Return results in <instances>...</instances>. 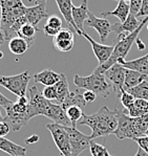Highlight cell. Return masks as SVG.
Returning <instances> with one entry per match:
<instances>
[{
  "instance_id": "6da1fadb",
  "label": "cell",
  "mask_w": 148,
  "mask_h": 156,
  "mask_svg": "<svg viewBox=\"0 0 148 156\" xmlns=\"http://www.w3.org/2000/svg\"><path fill=\"white\" fill-rule=\"evenodd\" d=\"M78 125L87 126L92 129V138L108 136L114 134L118 126V115L116 110H109L106 106L100 108L97 112L87 115L83 113Z\"/></svg>"
},
{
  "instance_id": "7a4b0ae2",
  "label": "cell",
  "mask_w": 148,
  "mask_h": 156,
  "mask_svg": "<svg viewBox=\"0 0 148 156\" xmlns=\"http://www.w3.org/2000/svg\"><path fill=\"white\" fill-rule=\"evenodd\" d=\"M146 23H148V17H145V18L142 19V22H141L140 26L135 32L129 34L128 36H126L124 39L120 40V41H116V45L114 46V51L110 58H109L104 64L98 66L95 70H96L97 73H104L105 71H106L109 67L113 66L114 64L119 63V61H121V60H125V58L128 55V52H129L131 46L133 45V43H135V40L139 37L140 32L142 30V28L144 27V25L146 24Z\"/></svg>"
},
{
  "instance_id": "3957f363",
  "label": "cell",
  "mask_w": 148,
  "mask_h": 156,
  "mask_svg": "<svg viewBox=\"0 0 148 156\" xmlns=\"http://www.w3.org/2000/svg\"><path fill=\"white\" fill-rule=\"evenodd\" d=\"M74 83L78 88H82L85 90H90L97 93V95H101L103 98H107L113 88L110 83L106 80L104 73L94 71L90 76H81L79 74H75Z\"/></svg>"
},
{
  "instance_id": "277c9868",
  "label": "cell",
  "mask_w": 148,
  "mask_h": 156,
  "mask_svg": "<svg viewBox=\"0 0 148 156\" xmlns=\"http://www.w3.org/2000/svg\"><path fill=\"white\" fill-rule=\"evenodd\" d=\"M26 8L22 0H0L1 9V30L3 37L8 35L14 23L24 16Z\"/></svg>"
},
{
  "instance_id": "5b68a950",
  "label": "cell",
  "mask_w": 148,
  "mask_h": 156,
  "mask_svg": "<svg viewBox=\"0 0 148 156\" xmlns=\"http://www.w3.org/2000/svg\"><path fill=\"white\" fill-rule=\"evenodd\" d=\"M114 110H116L117 115H118V126H117L116 131L114 132V135L121 140H125V138L135 140V138L139 137L133 117L126 114L123 109H120L118 103H116Z\"/></svg>"
},
{
  "instance_id": "8992f818",
  "label": "cell",
  "mask_w": 148,
  "mask_h": 156,
  "mask_svg": "<svg viewBox=\"0 0 148 156\" xmlns=\"http://www.w3.org/2000/svg\"><path fill=\"white\" fill-rule=\"evenodd\" d=\"M31 79L32 76L28 70H25L24 73L16 74V76H0V86L4 87L19 98L24 97L27 91V85Z\"/></svg>"
},
{
  "instance_id": "52a82bcc",
  "label": "cell",
  "mask_w": 148,
  "mask_h": 156,
  "mask_svg": "<svg viewBox=\"0 0 148 156\" xmlns=\"http://www.w3.org/2000/svg\"><path fill=\"white\" fill-rule=\"evenodd\" d=\"M46 129L51 132L52 137L56 147L62 156H71V149L70 143V136L65 129V126L58 124H47Z\"/></svg>"
},
{
  "instance_id": "ba28073f",
  "label": "cell",
  "mask_w": 148,
  "mask_h": 156,
  "mask_svg": "<svg viewBox=\"0 0 148 156\" xmlns=\"http://www.w3.org/2000/svg\"><path fill=\"white\" fill-rule=\"evenodd\" d=\"M65 129L70 136L71 156H79L90 147V141L92 140L90 135H85L77 128H73V127L65 126Z\"/></svg>"
},
{
  "instance_id": "9c48e42d",
  "label": "cell",
  "mask_w": 148,
  "mask_h": 156,
  "mask_svg": "<svg viewBox=\"0 0 148 156\" xmlns=\"http://www.w3.org/2000/svg\"><path fill=\"white\" fill-rule=\"evenodd\" d=\"M49 103L51 101L45 99L42 92H40L36 86L30 87L28 89V112L32 119L37 115H43L45 108Z\"/></svg>"
},
{
  "instance_id": "30bf717a",
  "label": "cell",
  "mask_w": 148,
  "mask_h": 156,
  "mask_svg": "<svg viewBox=\"0 0 148 156\" xmlns=\"http://www.w3.org/2000/svg\"><path fill=\"white\" fill-rule=\"evenodd\" d=\"M126 68L119 63L114 64L104 73V76L107 81H109L113 86L114 90L117 92V95L120 94L121 90L124 89V82H125Z\"/></svg>"
},
{
  "instance_id": "8fae6325",
  "label": "cell",
  "mask_w": 148,
  "mask_h": 156,
  "mask_svg": "<svg viewBox=\"0 0 148 156\" xmlns=\"http://www.w3.org/2000/svg\"><path fill=\"white\" fill-rule=\"evenodd\" d=\"M55 48L61 52H67L73 49L75 45V34L70 28L63 27L52 38Z\"/></svg>"
},
{
  "instance_id": "7c38bea8",
  "label": "cell",
  "mask_w": 148,
  "mask_h": 156,
  "mask_svg": "<svg viewBox=\"0 0 148 156\" xmlns=\"http://www.w3.org/2000/svg\"><path fill=\"white\" fill-rule=\"evenodd\" d=\"M86 27H92L99 34V37L101 41H105L111 32V24L109 23L108 19L99 18L92 12H88V18L85 22Z\"/></svg>"
},
{
  "instance_id": "4fadbf2b",
  "label": "cell",
  "mask_w": 148,
  "mask_h": 156,
  "mask_svg": "<svg viewBox=\"0 0 148 156\" xmlns=\"http://www.w3.org/2000/svg\"><path fill=\"white\" fill-rule=\"evenodd\" d=\"M43 116L51 119L55 124L62 125V126L71 127V123L68 119L66 111L61 107V105H58L56 103L51 102L47 107L45 108Z\"/></svg>"
},
{
  "instance_id": "5bb4252c",
  "label": "cell",
  "mask_w": 148,
  "mask_h": 156,
  "mask_svg": "<svg viewBox=\"0 0 148 156\" xmlns=\"http://www.w3.org/2000/svg\"><path fill=\"white\" fill-rule=\"evenodd\" d=\"M82 37H84L85 39L89 42V44L92 45V51H94L95 56H96L98 62H99V65L104 64L107 60L110 58L114 51V46H109V45H104L101 43H98L90 37L89 35H87L86 32L82 34Z\"/></svg>"
},
{
  "instance_id": "9a60e30c",
  "label": "cell",
  "mask_w": 148,
  "mask_h": 156,
  "mask_svg": "<svg viewBox=\"0 0 148 156\" xmlns=\"http://www.w3.org/2000/svg\"><path fill=\"white\" fill-rule=\"evenodd\" d=\"M88 6H87V0H82L80 6H73V11H71V16H73L74 22L76 26L78 27L79 30L82 33H85V22H86L88 18Z\"/></svg>"
},
{
  "instance_id": "2e32d148",
  "label": "cell",
  "mask_w": 148,
  "mask_h": 156,
  "mask_svg": "<svg viewBox=\"0 0 148 156\" xmlns=\"http://www.w3.org/2000/svg\"><path fill=\"white\" fill-rule=\"evenodd\" d=\"M57 2V5H58L59 9H60L62 16L64 17L65 21L67 22L68 24V28H70L74 33L78 34L79 36L82 37V32L78 30V27L76 26L75 22H74V19L73 16H71V11H73V2L71 0H56Z\"/></svg>"
},
{
  "instance_id": "e0dca14e",
  "label": "cell",
  "mask_w": 148,
  "mask_h": 156,
  "mask_svg": "<svg viewBox=\"0 0 148 156\" xmlns=\"http://www.w3.org/2000/svg\"><path fill=\"white\" fill-rule=\"evenodd\" d=\"M24 17L27 20L30 24L34 25L35 27H38V24L41 20L45 18H49V14L46 12V5H38L36 4L35 6L26 8Z\"/></svg>"
},
{
  "instance_id": "ac0fdd59",
  "label": "cell",
  "mask_w": 148,
  "mask_h": 156,
  "mask_svg": "<svg viewBox=\"0 0 148 156\" xmlns=\"http://www.w3.org/2000/svg\"><path fill=\"white\" fill-rule=\"evenodd\" d=\"M141 22H142V20H138L137 17L130 14L124 22L114 23V24L111 25V32H114L116 34H118V35H121V34H127V35H129V34L133 33L139 27Z\"/></svg>"
},
{
  "instance_id": "d6986e66",
  "label": "cell",
  "mask_w": 148,
  "mask_h": 156,
  "mask_svg": "<svg viewBox=\"0 0 148 156\" xmlns=\"http://www.w3.org/2000/svg\"><path fill=\"white\" fill-rule=\"evenodd\" d=\"M35 83H40L44 86H54L60 80V73H55L52 69H44L41 73H37L33 76Z\"/></svg>"
},
{
  "instance_id": "ffe728a7",
  "label": "cell",
  "mask_w": 148,
  "mask_h": 156,
  "mask_svg": "<svg viewBox=\"0 0 148 156\" xmlns=\"http://www.w3.org/2000/svg\"><path fill=\"white\" fill-rule=\"evenodd\" d=\"M119 64H121L126 69H131V70L148 76V54L139 58V59L131 60V61L121 60V61H119Z\"/></svg>"
},
{
  "instance_id": "44dd1931",
  "label": "cell",
  "mask_w": 148,
  "mask_h": 156,
  "mask_svg": "<svg viewBox=\"0 0 148 156\" xmlns=\"http://www.w3.org/2000/svg\"><path fill=\"white\" fill-rule=\"evenodd\" d=\"M0 150L11 156H25L26 149L5 137H0Z\"/></svg>"
},
{
  "instance_id": "7402d4cb",
  "label": "cell",
  "mask_w": 148,
  "mask_h": 156,
  "mask_svg": "<svg viewBox=\"0 0 148 156\" xmlns=\"http://www.w3.org/2000/svg\"><path fill=\"white\" fill-rule=\"evenodd\" d=\"M144 81H148V76L144 73H138V71L126 69L125 73V82H124V89L127 90L135 86L139 85Z\"/></svg>"
},
{
  "instance_id": "603a6c76",
  "label": "cell",
  "mask_w": 148,
  "mask_h": 156,
  "mask_svg": "<svg viewBox=\"0 0 148 156\" xmlns=\"http://www.w3.org/2000/svg\"><path fill=\"white\" fill-rule=\"evenodd\" d=\"M87 103L85 102L84 98H83V93H80V88H78L75 92H70L68 97L64 100V102L61 104V107L64 110H67L70 107L77 106L80 108H83L86 106Z\"/></svg>"
},
{
  "instance_id": "cb8c5ba5",
  "label": "cell",
  "mask_w": 148,
  "mask_h": 156,
  "mask_svg": "<svg viewBox=\"0 0 148 156\" xmlns=\"http://www.w3.org/2000/svg\"><path fill=\"white\" fill-rule=\"evenodd\" d=\"M55 87H56V91H57V100L55 102H56V104L61 105L64 102V100L70 93V87H68L67 78H66L65 74L60 73V80L55 85Z\"/></svg>"
},
{
  "instance_id": "d4e9b609",
  "label": "cell",
  "mask_w": 148,
  "mask_h": 156,
  "mask_svg": "<svg viewBox=\"0 0 148 156\" xmlns=\"http://www.w3.org/2000/svg\"><path fill=\"white\" fill-rule=\"evenodd\" d=\"M114 16L121 21V23L124 22L126 19L128 18V16L130 15V8L129 3L126 1H120L118 3V6L114 9V11L111 12H103L102 16Z\"/></svg>"
},
{
  "instance_id": "484cf974",
  "label": "cell",
  "mask_w": 148,
  "mask_h": 156,
  "mask_svg": "<svg viewBox=\"0 0 148 156\" xmlns=\"http://www.w3.org/2000/svg\"><path fill=\"white\" fill-rule=\"evenodd\" d=\"M28 47H30L28 43L20 37H15L9 41V49L11 50L12 54L16 55V56L25 54Z\"/></svg>"
},
{
  "instance_id": "4316f807",
  "label": "cell",
  "mask_w": 148,
  "mask_h": 156,
  "mask_svg": "<svg viewBox=\"0 0 148 156\" xmlns=\"http://www.w3.org/2000/svg\"><path fill=\"white\" fill-rule=\"evenodd\" d=\"M127 111L128 115L131 117H139L148 113V101L142 99H135L133 105Z\"/></svg>"
},
{
  "instance_id": "83f0119b",
  "label": "cell",
  "mask_w": 148,
  "mask_h": 156,
  "mask_svg": "<svg viewBox=\"0 0 148 156\" xmlns=\"http://www.w3.org/2000/svg\"><path fill=\"white\" fill-rule=\"evenodd\" d=\"M38 30H39L38 27H35L34 25L30 24V23H25L24 25H22V27L20 28V30H19L18 37L24 39L25 41L28 43V45L31 46L35 40L36 32H38Z\"/></svg>"
},
{
  "instance_id": "f1b7e54d",
  "label": "cell",
  "mask_w": 148,
  "mask_h": 156,
  "mask_svg": "<svg viewBox=\"0 0 148 156\" xmlns=\"http://www.w3.org/2000/svg\"><path fill=\"white\" fill-rule=\"evenodd\" d=\"M126 91H128L130 94H132L135 97V99H142L148 101V81H144L139 85L129 88Z\"/></svg>"
},
{
  "instance_id": "f546056e",
  "label": "cell",
  "mask_w": 148,
  "mask_h": 156,
  "mask_svg": "<svg viewBox=\"0 0 148 156\" xmlns=\"http://www.w3.org/2000/svg\"><path fill=\"white\" fill-rule=\"evenodd\" d=\"M66 114H67L68 119H70L71 123V127H73V128H77L78 123L80 122V119H82V116H83L82 108L77 107V106L70 107L66 110Z\"/></svg>"
},
{
  "instance_id": "4dcf8cb0",
  "label": "cell",
  "mask_w": 148,
  "mask_h": 156,
  "mask_svg": "<svg viewBox=\"0 0 148 156\" xmlns=\"http://www.w3.org/2000/svg\"><path fill=\"white\" fill-rule=\"evenodd\" d=\"M135 124V128H137L138 134H139V137L145 136L146 131L148 129V113L142 115L139 117H133Z\"/></svg>"
},
{
  "instance_id": "1f68e13d",
  "label": "cell",
  "mask_w": 148,
  "mask_h": 156,
  "mask_svg": "<svg viewBox=\"0 0 148 156\" xmlns=\"http://www.w3.org/2000/svg\"><path fill=\"white\" fill-rule=\"evenodd\" d=\"M117 99L120 100V103L123 105V107L125 108L126 110H128L129 108L132 106L133 103H135V97L132 94H130L128 91H126L125 89H122L120 92V94L117 95Z\"/></svg>"
},
{
  "instance_id": "d6a6232c",
  "label": "cell",
  "mask_w": 148,
  "mask_h": 156,
  "mask_svg": "<svg viewBox=\"0 0 148 156\" xmlns=\"http://www.w3.org/2000/svg\"><path fill=\"white\" fill-rule=\"evenodd\" d=\"M90 154L92 156H114L108 152L106 147H104L103 145L96 143V141L92 140L90 141Z\"/></svg>"
},
{
  "instance_id": "836d02e7",
  "label": "cell",
  "mask_w": 148,
  "mask_h": 156,
  "mask_svg": "<svg viewBox=\"0 0 148 156\" xmlns=\"http://www.w3.org/2000/svg\"><path fill=\"white\" fill-rule=\"evenodd\" d=\"M46 24L51 27H54L58 30H61L63 28V22H62V19L60 18L59 16L57 15H52L47 18V21H46Z\"/></svg>"
},
{
  "instance_id": "e575fe53",
  "label": "cell",
  "mask_w": 148,
  "mask_h": 156,
  "mask_svg": "<svg viewBox=\"0 0 148 156\" xmlns=\"http://www.w3.org/2000/svg\"><path fill=\"white\" fill-rule=\"evenodd\" d=\"M42 94L46 100L49 101H56L57 100V91H56V87L54 86H45V88L42 90Z\"/></svg>"
},
{
  "instance_id": "d590c367",
  "label": "cell",
  "mask_w": 148,
  "mask_h": 156,
  "mask_svg": "<svg viewBox=\"0 0 148 156\" xmlns=\"http://www.w3.org/2000/svg\"><path fill=\"white\" fill-rule=\"evenodd\" d=\"M143 0H129V8H130V14L137 17L138 13L140 12L141 6H142Z\"/></svg>"
},
{
  "instance_id": "8d00e7d4",
  "label": "cell",
  "mask_w": 148,
  "mask_h": 156,
  "mask_svg": "<svg viewBox=\"0 0 148 156\" xmlns=\"http://www.w3.org/2000/svg\"><path fill=\"white\" fill-rule=\"evenodd\" d=\"M135 143L139 145V148L143 149L146 153H148V137L146 135L142 136V137H138L135 140H133Z\"/></svg>"
},
{
  "instance_id": "74e56055",
  "label": "cell",
  "mask_w": 148,
  "mask_h": 156,
  "mask_svg": "<svg viewBox=\"0 0 148 156\" xmlns=\"http://www.w3.org/2000/svg\"><path fill=\"white\" fill-rule=\"evenodd\" d=\"M143 17H148V0H143L141 9L137 15V18H140V20H142Z\"/></svg>"
},
{
  "instance_id": "f35d334b",
  "label": "cell",
  "mask_w": 148,
  "mask_h": 156,
  "mask_svg": "<svg viewBox=\"0 0 148 156\" xmlns=\"http://www.w3.org/2000/svg\"><path fill=\"white\" fill-rule=\"evenodd\" d=\"M42 30H43L44 35L46 36V37H52V38H54L55 36L57 35V34L60 32V30H56V28H54V27H51V26H49L47 24H45V25L43 26Z\"/></svg>"
},
{
  "instance_id": "ab89813d",
  "label": "cell",
  "mask_w": 148,
  "mask_h": 156,
  "mask_svg": "<svg viewBox=\"0 0 148 156\" xmlns=\"http://www.w3.org/2000/svg\"><path fill=\"white\" fill-rule=\"evenodd\" d=\"M11 132V127L6 122H0V137H4Z\"/></svg>"
},
{
  "instance_id": "60d3db41",
  "label": "cell",
  "mask_w": 148,
  "mask_h": 156,
  "mask_svg": "<svg viewBox=\"0 0 148 156\" xmlns=\"http://www.w3.org/2000/svg\"><path fill=\"white\" fill-rule=\"evenodd\" d=\"M83 98H84V100L86 103L95 102V101L97 100V93H95L94 91L86 90V91L83 92Z\"/></svg>"
},
{
  "instance_id": "b9f144b4",
  "label": "cell",
  "mask_w": 148,
  "mask_h": 156,
  "mask_svg": "<svg viewBox=\"0 0 148 156\" xmlns=\"http://www.w3.org/2000/svg\"><path fill=\"white\" fill-rule=\"evenodd\" d=\"M11 103H12L11 100H9L8 98H5L1 92H0V106H2L4 108L5 106H8V105L11 104Z\"/></svg>"
},
{
  "instance_id": "7bdbcfd3",
  "label": "cell",
  "mask_w": 148,
  "mask_h": 156,
  "mask_svg": "<svg viewBox=\"0 0 148 156\" xmlns=\"http://www.w3.org/2000/svg\"><path fill=\"white\" fill-rule=\"evenodd\" d=\"M37 141H39V136L37 135V134H33V135H31L28 138H26L25 140V143L27 144V145H32V144H36Z\"/></svg>"
},
{
  "instance_id": "ee69618b",
  "label": "cell",
  "mask_w": 148,
  "mask_h": 156,
  "mask_svg": "<svg viewBox=\"0 0 148 156\" xmlns=\"http://www.w3.org/2000/svg\"><path fill=\"white\" fill-rule=\"evenodd\" d=\"M5 41L3 37V34H2V30H1V9H0V45L3 44V42Z\"/></svg>"
},
{
  "instance_id": "f6af8a7d",
  "label": "cell",
  "mask_w": 148,
  "mask_h": 156,
  "mask_svg": "<svg viewBox=\"0 0 148 156\" xmlns=\"http://www.w3.org/2000/svg\"><path fill=\"white\" fill-rule=\"evenodd\" d=\"M135 43L138 44V49L139 50H144L145 49V44L139 39V37H138V39L135 40Z\"/></svg>"
},
{
  "instance_id": "bcb514c9",
  "label": "cell",
  "mask_w": 148,
  "mask_h": 156,
  "mask_svg": "<svg viewBox=\"0 0 148 156\" xmlns=\"http://www.w3.org/2000/svg\"><path fill=\"white\" fill-rule=\"evenodd\" d=\"M135 156H148V153L145 152V151L143 150V149L139 148V149H138V151H137V153H135Z\"/></svg>"
},
{
  "instance_id": "7dc6e473",
  "label": "cell",
  "mask_w": 148,
  "mask_h": 156,
  "mask_svg": "<svg viewBox=\"0 0 148 156\" xmlns=\"http://www.w3.org/2000/svg\"><path fill=\"white\" fill-rule=\"evenodd\" d=\"M38 5H46V0H35Z\"/></svg>"
},
{
  "instance_id": "c3c4849f",
  "label": "cell",
  "mask_w": 148,
  "mask_h": 156,
  "mask_svg": "<svg viewBox=\"0 0 148 156\" xmlns=\"http://www.w3.org/2000/svg\"><path fill=\"white\" fill-rule=\"evenodd\" d=\"M4 121V117L1 115V111H0V122H3Z\"/></svg>"
},
{
  "instance_id": "681fc988",
  "label": "cell",
  "mask_w": 148,
  "mask_h": 156,
  "mask_svg": "<svg viewBox=\"0 0 148 156\" xmlns=\"http://www.w3.org/2000/svg\"><path fill=\"white\" fill-rule=\"evenodd\" d=\"M3 58V52H2V50H0V59H2Z\"/></svg>"
},
{
  "instance_id": "f907efd6",
  "label": "cell",
  "mask_w": 148,
  "mask_h": 156,
  "mask_svg": "<svg viewBox=\"0 0 148 156\" xmlns=\"http://www.w3.org/2000/svg\"><path fill=\"white\" fill-rule=\"evenodd\" d=\"M114 1H119V2H120V1H126V2H127V1H129V0H114Z\"/></svg>"
},
{
  "instance_id": "816d5d0a",
  "label": "cell",
  "mask_w": 148,
  "mask_h": 156,
  "mask_svg": "<svg viewBox=\"0 0 148 156\" xmlns=\"http://www.w3.org/2000/svg\"><path fill=\"white\" fill-rule=\"evenodd\" d=\"M145 135H146L147 137H148V129H147V131H146V134H145Z\"/></svg>"
},
{
  "instance_id": "f5cc1de1",
  "label": "cell",
  "mask_w": 148,
  "mask_h": 156,
  "mask_svg": "<svg viewBox=\"0 0 148 156\" xmlns=\"http://www.w3.org/2000/svg\"><path fill=\"white\" fill-rule=\"evenodd\" d=\"M147 30H148V24H147Z\"/></svg>"
}]
</instances>
